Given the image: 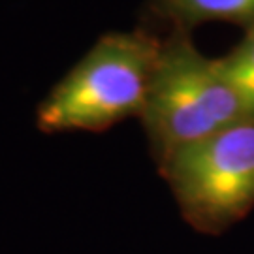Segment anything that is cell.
Wrapping results in <instances>:
<instances>
[{
	"label": "cell",
	"instance_id": "cell-1",
	"mask_svg": "<svg viewBox=\"0 0 254 254\" xmlns=\"http://www.w3.org/2000/svg\"><path fill=\"white\" fill-rule=\"evenodd\" d=\"M162 40L151 30L109 32L38 106L44 134L104 132L139 117L153 83Z\"/></svg>",
	"mask_w": 254,
	"mask_h": 254
},
{
	"label": "cell",
	"instance_id": "cell-2",
	"mask_svg": "<svg viewBox=\"0 0 254 254\" xmlns=\"http://www.w3.org/2000/svg\"><path fill=\"white\" fill-rule=\"evenodd\" d=\"M253 117L228 81L220 59H209L192 44L190 32L172 30L162 40L153 83L141 111L156 166L175 151Z\"/></svg>",
	"mask_w": 254,
	"mask_h": 254
},
{
	"label": "cell",
	"instance_id": "cell-3",
	"mask_svg": "<svg viewBox=\"0 0 254 254\" xmlns=\"http://www.w3.org/2000/svg\"><path fill=\"white\" fill-rule=\"evenodd\" d=\"M158 170L185 220L220 234L254 205V117L175 151Z\"/></svg>",
	"mask_w": 254,
	"mask_h": 254
},
{
	"label": "cell",
	"instance_id": "cell-4",
	"mask_svg": "<svg viewBox=\"0 0 254 254\" xmlns=\"http://www.w3.org/2000/svg\"><path fill=\"white\" fill-rule=\"evenodd\" d=\"M149 17L187 30L209 21H226L247 30L254 25V0H147Z\"/></svg>",
	"mask_w": 254,
	"mask_h": 254
},
{
	"label": "cell",
	"instance_id": "cell-5",
	"mask_svg": "<svg viewBox=\"0 0 254 254\" xmlns=\"http://www.w3.org/2000/svg\"><path fill=\"white\" fill-rule=\"evenodd\" d=\"M220 66L254 117V25L247 28L243 40L220 59Z\"/></svg>",
	"mask_w": 254,
	"mask_h": 254
}]
</instances>
